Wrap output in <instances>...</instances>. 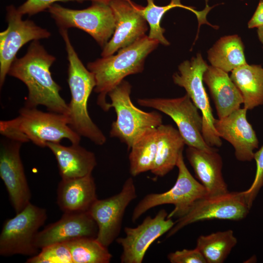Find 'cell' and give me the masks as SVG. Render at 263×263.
Masks as SVG:
<instances>
[{
    "instance_id": "30bf717a",
    "label": "cell",
    "mask_w": 263,
    "mask_h": 263,
    "mask_svg": "<svg viewBox=\"0 0 263 263\" xmlns=\"http://www.w3.org/2000/svg\"><path fill=\"white\" fill-rule=\"evenodd\" d=\"M137 102L140 106L153 108L169 116L188 147L207 151L218 150L205 141L202 134V116L187 94L174 98H139Z\"/></svg>"
},
{
    "instance_id": "8fae6325",
    "label": "cell",
    "mask_w": 263,
    "mask_h": 263,
    "mask_svg": "<svg viewBox=\"0 0 263 263\" xmlns=\"http://www.w3.org/2000/svg\"><path fill=\"white\" fill-rule=\"evenodd\" d=\"M249 209L243 191H228L223 194L207 195L198 200L185 215L177 219L167 237L174 235L190 224L200 221L242 220L247 216Z\"/></svg>"
},
{
    "instance_id": "5b68a950",
    "label": "cell",
    "mask_w": 263,
    "mask_h": 263,
    "mask_svg": "<svg viewBox=\"0 0 263 263\" xmlns=\"http://www.w3.org/2000/svg\"><path fill=\"white\" fill-rule=\"evenodd\" d=\"M131 90V85L124 80L108 94L111 99L109 108H113L116 114V119L111 125L110 135L126 144L128 150L145 131L163 124L160 113L143 111L133 104Z\"/></svg>"
},
{
    "instance_id": "d6a6232c",
    "label": "cell",
    "mask_w": 263,
    "mask_h": 263,
    "mask_svg": "<svg viewBox=\"0 0 263 263\" xmlns=\"http://www.w3.org/2000/svg\"><path fill=\"white\" fill-rule=\"evenodd\" d=\"M168 259L171 263H207L203 256L196 247L171 252L168 255Z\"/></svg>"
},
{
    "instance_id": "7c38bea8",
    "label": "cell",
    "mask_w": 263,
    "mask_h": 263,
    "mask_svg": "<svg viewBox=\"0 0 263 263\" xmlns=\"http://www.w3.org/2000/svg\"><path fill=\"white\" fill-rule=\"evenodd\" d=\"M22 15L13 5L6 7L8 27L0 33V86L1 87L19 50L26 43L48 38L51 33L31 20H22Z\"/></svg>"
},
{
    "instance_id": "ffe728a7",
    "label": "cell",
    "mask_w": 263,
    "mask_h": 263,
    "mask_svg": "<svg viewBox=\"0 0 263 263\" xmlns=\"http://www.w3.org/2000/svg\"><path fill=\"white\" fill-rule=\"evenodd\" d=\"M97 199L92 174L61 179L57 188V204L64 213L88 211Z\"/></svg>"
},
{
    "instance_id": "ac0fdd59",
    "label": "cell",
    "mask_w": 263,
    "mask_h": 263,
    "mask_svg": "<svg viewBox=\"0 0 263 263\" xmlns=\"http://www.w3.org/2000/svg\"><path fill=\"white\" fill-rule=\"evenodd\" d=\"M247 110L239 108L222 118L216 119L214 128L220 137L229 142L235 150L236 159L250 161L259 146L256 133L246 118Z\"/></svg>"
},
{
    "instance_id": "7402d4cb",
    "label": "cell",
    "mask_w": 263,
    "mask_h": 263,
    "mask_svg": "<svg viewBox=\"0 0 263 263\" xmlns=\"http://www.w3.org/2000/svg\"><path fill=\"white\" fill-rule=\"evenodd\" d=\"M46 147L54 154L61 179L81 177L92 174L96 166L95 154L79 144L65 146L49 142Z\"/></svg>"
},
{
    "instance_id": "44dd1931",
    "label": "cell",
    "mask_w": 263,
    "mask_h": 263,
    "mask_svg": "<svg viewBox=\"0 0 263 263\" xmlns=\"http://www.w3.org/2000/svg\"><path fill=\"white\" fill-rule=\"evenodd\" d=\"M203 81L209 89L219 119L240 108L243 98L228 73L208 66Z\"/></svg>"
},
{
    "instance_id": "603a6c76",
    "label": "cell",
    "mask_w": 263,
    "mask_h": 263,
    "mask_svg": "<svg viewBox=\"0 0 263 263\" xmlns=\"http://www.w3.org/2000/svg\"><path fill=\"white\" fill-rule=\"evenodd\" d=\"M185 145L179 132L172 125L162 124L158 127L156 154L151 173L163 177L172 170Z\"/></svg>"
},
{
    "instance_id": "277c9868",
    "label": "cell",
    "mask_w": 263,
    "mask_h": 263,
    "mask_svg": "<svg viewBox=\"0 0 263 263\" xmlns=\"http://www.w3.org/2000/svg\"><path fill=\"white\" fill-rule=\"evenodd\" d=\"M59 33L65 44L68 60V83L71 95L68 104L69 125L81 137L88 138L96 145H102L106 137L93 122L88 110V99L95 86L94 75L78 57L67 30L60 29Z\"/></svg>"
},
{
    "instance_id": "3957f363",
    "label": "cell",
    "mask_w": 263,
    "mask_h": 263,
    "mask_svg": "<svg viewBox=\"0 0 263 263\" xmlns=\"http://www.w3.org/2000/svg\"><path fill=\"white\" fill-rule=\"evenodd\" d=\"M159 42L145 35L131 45L119 49L116 55L98 58L87 64V69L94 77V91L98 94L97 104L108 112L109 103L106 96L118 85L125 77L141 73L145 59Z\"/></svg>"
},
{
    "instance_id": "e0dca14e",
    "label": "cell",
    "mask_w": 263,
    "mask_h": 263,
    "mask_svg": "<svg viewBox=\"0 0 263 263\" xmlns=\"http://www.w3.org/2000/svg\"><path fill=\"white\" fill-rule=\"evenodd\" d=\"M97 233V225L88 211L66 212L59 220L39 231L34 244L39 249L54 244L81 238H96Z\"/></svg>"
},
{
    "instance_id": "4dcf8cb0",
    "label": "cell",
    "mask_w": 263,
    "mask_h": 263,
    "mask_svg": "<svg viewBox=\"0 0 263 263\" xmlns=\"http://www.w3.org/2000/svg\"><path fill=\"white\" fill-rule=\"evenodd\" d=\"M254 159L256 164L254 180L249 188L243 191L244 196L249 209L259 190L263 187V146L254 153Z\"/></svg>"
},
{
    "instance_id": "52a82bcc",
    "label": "cell",
    "mask_w": 263,
    "mask_h": 263,
    "mask_svg": "<svg viewBox=\"0 0 263 263\" xmlns=\"http://www.w3.org/2000/svg\"><path fill=\"white\" fill-rule=\"evenodd\" d=\"M110 0H93L90 6L81 9L64 7L56 3L47 10L59 29L75 27L90 35L104 48L115 30Z\"/></svg>"
},
{
    "instance_id": "7a4b0ae2",
    "label": "cell",
    "mask_w": 263,
    "mask_h": 263,
    "mask_svg": "<svg viewBox=\"0 0 263 263\" xmlns=\"http://www.w3.org/2000/svg\"><path fill=\"white\" fill-rule=\"evenodd\" d=\"M19 113L13 119L0 121V132L9 140L21 143L31 141L41 148L49 142L60 143L63 139L72 144L80 143L81 137L70 127L65 114L25 106Z\"/></svg>"
},
{
    "instance_id": "d6986e66",
    "label": "cell",
    "mask_w": 263,
    "mask_h": 263,
    "mask_svg": "<svg viewBox=\"0 0 263 263\" xmlns=\"http://www.w3.org/2000/svg\"><path fill=\"white\" fill-rule=\"evenodd\" d=\"M218 151H207L188 146L186 149L187 158L208 195L228 191L222 174V158Z\"/></svg>"
},
{
    "instance_id": "1f68e13d",
    "label": "cell",
    "mask_w": 263,
    "mask_h": 263,
    "mask_svg": "<svg viewBox=\"0 0 263 263\" xmlns=\"http://www.w3.org/2000/svg\"><path fill=\"white\" fill-rule=\"evenodd\" d=\"M93 0H27L17 8L22 16H32L48 9L56 2L76 1L82 3L84 1Z\"/></svg>"
},
{
    "instance_id": "8992f818",
    "label": "cell",
    "mask_w": 263,
    "mask_h": 263,
    "mask_svg": "<svg viewBox=\"0 0 263 263\" xmlns=\"http://www.w3.org/2000/svg\"><path fill=\"white\" fill-rule=\"evenodd\" d=\"M176 167L178 173L174 186L166 192L148 194L142 199L133 209L132 217L133 223L149 209L165 204L174 206L168 218H179L185 215L198 200L208 195L205 188L187 168L183 152L179 156Z\"/></svg>"
},
{
    "instance_id": "4316f807",
    "label": "cell",
    "mask_w": 263,
    "mask_h": 263,
    "mask_svg": "<svg viewBox=\"0 0 263 263\" xmlns=\"http://www.w3.org/2000/svg\"><path fill=\"white\" fill-rule=\"evenodd\" d=\"M157 128L150 129L133 142L129 155L130 172L132 176L151 171L155 159Z\"/></svg>"
},
{
    "instance_id": "f1b7e54d",
    "label": "cell",
    "mask_w": 263,
    "mask_h": 263,
    "mask_svg": "<svg viewBox=\"0 0 263 263\" xmlns=\"http://www.w3.org/2000/svg\"><path fill=\"white\" fill-rule=\"evenodd\" d=\"M73 263H109L112 258L108 247L95 238H81L65 243Z\"/></svg>"
},
{
    "instance_id": "d4e9b609",
    "label": "cell",
    "mask_w": 263,
    "mask_h": 263,
    "mask_svg": "<svg viewBox=\"0 0 263 263\" xmlns=\"http://www.w3.org/2000/svg\"><path fill=\"white\" fill-rule=\"evenodd\" d=\"M230 78L243 98L244 108L252 110L263 105V68L247 63L233 71Z\"/></svg>"
},
{
    "instance_id": "6da1fadb",
    "label": "cell",
    "mask_w": 263,
    "mask_h": 263,
    "mask_svg": "<svg viewBox=\"0 0 263 263\" xmlns=\"http://www.w3.org/2000/svg\"><path fill=\"white\" fill-rule=\"evenodd\" d=\"M56 57L49 54L38 40L33 41L26 54L14 60L8 75L23 82L28 94L25 106H45L51 112L68 116V104L61 96V87L53 79L50 68Z\"/></svg>"
},
{
    "instance_id": "4fadbf2b",
    "label": "cell",
    "mask_w": 263,
    "mask_h": 263,
    "mask_svg": "<svg viewBox=\"0 0 263 263\" xmlns=\"http://www.w3.org/2000/svg\"><path fill=\"white\" fill-rule=\"evenodd\" d=\"M136 197L134 181L130 177L119 193L106 199H97L90 208L88 211L98 227L96 239L105 246L108 247L117 238L126 209Z\"/></svg>"
},
{
    "instance_id": "5bb4252c",
    "label": "cell",
    "mask_w": 263,
    "mask_h": 263,
    "mask_svg": "<svg viewBox=\"0 0 263 263\" xmlns=\"http://www.w3.org/2000/svg\"><path fill=\"white\" fill-rule=\"evenodd\" d=\"M164 209L160 210L153 217H146L135 227H126L125 236L116 239L122 248L120 256L122 263H141L151 244L157 238L168 232L175 222L168 218Z\"/></svg>"
},
{
    "instance_id": "e575fe53",
    "label": "cell",
    "mask_w": 263,
    "mask_h": 263,
    "mask_svg": "<svg viewBox=\"0 0 263 263\" xmlns=\"http://www.w3.org/2000/svg\"><path fill=\"white\" fill-rule=\"evenodd\" d=\"M257 35L259 40L263 45V27L257 29Z\"/></svg>"
},
{
    "instance_id": "9c48e42d",
    "label": "cell",
    "mask_w": 263,
    "mask_h": 263,
    "mask_svg": "<svg viewBox=\"0 0 263 263\" xmlns=\"http://www.w3.org/2000/svg\"><path fill=\"white\" fill-rule=\"evenodd\" d=\"M47 219L46 210L30 203L22 211L3 223L0 234V255L33 256L39 253L35 245L38 229Z\"/></svg>"
},
{
    "instance_id": "484cf974",
    "label": "cell",
    "mask_w": 263,
    "mask_h": 263,
    "mask_svg": "<svg viewBox=\"0 0 263 263\" xmlns=\"http://www.w3.org/2000/svg\"><path fill=\"white\" fill-rule=\"evenodd\" d=\"M207 59L211 66L227 73L247 64L244 44L237 35L220 38L207 51Z\"/></svg>"
},
{
    "instance_id": "836d02e7",
    "label": "cell",
    "mask_w": 263,
    "mask_h": 263,
    "mask_svg": "<svg viewBox=\"0 0 263 263\" xmlns=\"http://www.w3.org/2000/svg\"><path fill=\"white\" fill-rule=\"evenodd\" d=\"M249 29L263 27V0H260L251 18L247 23Z\"/></svg>"
},
{
    "instance_id": "83f0119b",
    "label": "cell",
    "mask_w": 263,
    "mask_h": 263,
    "mask_svg": "<svg viewBox=\"0 0 263 263\" xmlns=\"http://www.w3.org/2000/svg\"><path fill=\"white\" fill-rule=\"evenodd\" d=\"M237 239L231 229L201 235L197 239V248L207 263H223L236 245Z\"/></svg>"
},
{
    "instance_id": "f546056e",
    "label": "cell",
    "mask_w": 263,
    "mask_h": 263,
    "mask_svg": "<svg viewBox=\"0 0 263 263\" xmlns=\"http://www.w3.org/2000/svg\"><path fill=\"white\" fill-rule=\"evenodd\" d=\"M26 263H73L70 249L65 243H56L41 249L28 259Z\"/></svg>"
},
{
    "instance_id": "2e32d148",
    "label": "cell",
    "mask_w": 263,
    "mask_h": 263,
    "mask_svg": "<svg viewBox=\"0 0 263 263\" xmlns=\"http://www.w3.org/2000/svg\"><path fill=\"white\" fill-rule=\"evenodd\" d=\"M115 19V30L112 38L103 48L102 57L113 55L145 35L147 21L141 15L139 5L131 0H110Z\"/></svg>"
},
{
    "instance_id": "ba28073f",
    "label": "cell",
    "mask_w": 263,
    "mask_h": 263,
    "mask_svg": "<svg viewBox=\"0 0 263 263\" xmlns=\"http://www.w3.org/2000/svg\"><path fill=\"white\" fill-rule=\"evenodd\" d=\"M208 66L201 54L197 53L190 60H185L178 66V71L173 75L172 79L175 84L184 88L201 112L202 134L206 143L211 147H220L222 141L214 126L215 118L203 84V75Z\"/></svg>"
},
{
    "instance_id": "cb8c5ba5",
    "label": "cell",
    "mask_w": 263,
    "mask_h": 263,
    "mask_svg": "<svg viewBox=\"0 0 263 263\" xmlns=\"http://www.w3.org/2000/svg\"><path fill=\"white\" fill-rule=\"evenodd\" d=\"M147 5L145 7L139 5V9L150 26L149 38L157 40L159 43L165 46L169 45V42L165 38V29L160 25V22L164 14L169 10L176 7H180L192 12L196 17L198 22L197 35L199 28L202 24H207L217 29L218 26L213 25L207 20V15L214 6L206 5L201 11L197 10L194 7L183 5L181 0H170L169 4L165 6L156 5L153 0H147ZM197 35L196 39L198 36Z\"/></svg>"
},
{
    "instance_id": "9a60e30c",
    "label": "cell",
    "mask_w": 263,
    "mask_h": 263,
    "mask_svg": "<svg viewBox=\"0 0 263 263\" xmlns=\"http://www.w3.org/2000/svg\"><path fill=\"white\" fill-rule=\"evenodd\" d=\"M9 140L2 141L0 145V177L18 213L30 203L31 193L20 156L22 143Z\"/></svg>"
}]
</instances>
